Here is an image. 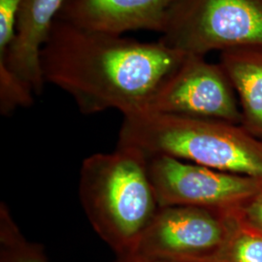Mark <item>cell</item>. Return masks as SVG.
Returning <instances> with one entry per match:
<instances>
[{
  "mask_svg": "<svg viewBox=\"0 0 262 262\" xmlns=\"http://www.w3.org/2000/svg\"><path fill=\"white\" fill-rule=\"evenodd\" d=\"M186 55L161 42H140L55 19L41 50L45 82L69 94L81 113L146 111Z\"/></svg>",
  "mask_w": 262,
  "mask_h": 262,
  "instance_id": "6da1fadb",
  "label": "cell"
},
{
  "mask_svg": "<svg viewBox=\"0 0 262 262\" xmlns=\"http://www.w3.org/2000/svg\"><path fill=\"white\" fill-rule=\"evenodd\" d=\"M79 194L94 231L118 257L135 252L160 208L149 157L131 146L84 159Z\"/></svg>",
  "mask_w": 262,
  "mask_h": 262,
  "instance_id": "7a4b0ae2",
  "label": "cell"
},
{
  "mask_svg": "<svg viewBox=\"0 0 262 262\" xmlns=\"http://www.w3.org/2000/svg\"><path fill=\"white\" fill-rule=\"evenodd\" d=\"M262 181V141L241 124L185 116H123L119 144Z\"/></svg>",
  "mask_w": 262,
  "mask_h": 262,
  "instance_id": "3957f363",
  "label": "cell"
},
{
  "mask_svg": "<svg viewBox=\"0 0 262 262\" xmlns=\"http://www.w3.org/2000/svg\"><path fill=\"white\" fill-rule=\"evenodd\" d=\"M159 41L201 56L262 45V0H174Z\"/></svg>",
  "mask_w": 262,
  "mask_h": 262,
  "instance_id": "277c9868",
  "label": "cell"
},
{
  "mask_svg": "<svg viewBox=\"0 0 262 262\" xmlns=\"http://www.w3.org/2000/svg\"><path fill=\"white\" fill-rule=\"evenodd\" d=\"M160 207L190 206L233 213L262 189V181L166 156L149 157Z\"/></svg>",
  "mask_w": 262,
  "mask_h": 262,
  "instance_id": "5b68a950",
  "label": "cell"
},
{
  "mask_svg": "<svg viewBox=\"0 0 262 262\" xmlns=\"http://www.w3.org/2000/svg\"><path fill=\"white\" fill-rule=\"evenodd\" d=\"M231 224L232 213L198 207H160L132 254L168 261L213 262Z\"/></svg>",
  "mask_w": 262,
  "mask_h": 262,
  "instance_id": "8992f818",
  "label": "cell"
},
{
  "mask_svg": "<svg viewBox=\"0 0 262 262\" xmlns=\"http://www.w3.org/2000/svg\"><path fill=\"white\" fill-rule=\"evenodd\" d=\"M144 113L219 120L242 125L235 91L220 63L186 55Z\"/></svg>",
  "mask_w": 262,
  "mask_h": 262,
  "instance_id": "52a82bcc",
  "label": "cell"
},
{
  "mask_svg": "<svg viewBox=\"0 0 262 262\" xmlns=\"http://www.w3.org/2000/svg\"><path fill=\"white\" fill-rule=\"evenodd\" d=\"M174 0H63L56 19L89 31L122 36L129 31L160 33Z\"/></svg>",
  "mask_w": 262,
  "mask_h": 262,
  "instance_id": "ba28073f",
  "label": "cell"
},
{
  "mask_svg": "<svg viewBox=\"0 0 262 262\" xmlns=\"http://www.w3.org/2000/svg\"><path fill=\"white\" fill-rule=\"evenodd\" d=\"M62 3L63 0H21L15 38L6 52H0V63L23 79L36 95L42 94L46 84L41 50Z\"/></svg>",
  "mask_w": 262,
  "mask_h": 262,
  "instance_id": "9c48e42d",
  "label": "cell"
},
{
  "mask_svg": "<svg viewBox=\"0 0 262 262\" xmlns=\"http://www.w3.org/2000/svg\"><path fill=\"white\" fill-rule=\"evenodd\" d=\"M219 63L238 94L242 126L262 141V45L221 52Z\"/></svg>",
  "mask_w": 262,
  "mask_h": 262,
  "instance_id": "30bf717a",
  "label": "cell"
},
{
  "mask_svg": "<svg viewBox=\"0 0 262 262\" xmlns=\"http://www.w3.org/2000/svg\"><path fill=\"white\" fill-rule=\"evenodd\" d=\"M0 262H50L43 247L29 242L21 233L3 202L0 204Z\"/></svg>",
  "mask_w": 262,
  "mask_h": 262,
  "instance_id": "8fae6325",
  "label": "cell"
},
{
  "mask_svg": "<svg viewBox=\"0 0 262 262\" xmlns=\"http://www.w3.org/2000/svg\"><path fill=\"white\" fill-rule=\"evenodd\" d=\"M213 262H262V234L242 225L232 213L230 232Z\"/></svg>",
  "mask_w": 262,
  "mask_h": 262,
  "instance_id": "7c38bea8",
  "label": "cell"
},
{
  "mask_svg": "<svg viewBox=\"0 0 262 262\" xmlns=\"http://www.w3.org/2000/svg\"><path fill=\"white\" fill-rule=\"evenodd\" d=\"M34 94L23 79L4 63H0V112L3 116L32 105Z\"/></svg>",
  "mask_w": 262,
  "mask_h": 262,
  "instance_id": "4fadbf2b",
  "label": "cell"
},
{
  "mask_svg": "<svg viewBox=\"0 0 262 262\" xmlns=\"http://www.w3.org/2000/svg\"><path fill=\"white\" fill-rule=\"evenodd\" d=\"M20 1L0 0V52H6L15 38Z\"/></svg>",
  "mask_w": 262,
  "mask_h": 262,
  "instance_id": "5bb4252c",
  "label": "cell"
},
{
  "mask_svg": "<svg viewBox=\"0 0 262 262\" xmlns=\"http://www.w3.org/2000/svg\"><path fill=\"white\" fill-rule=\"evenodd\" d=\"M233 214L242 225L262 234V189L247 200Z\"/></svg>",
  "mask_w": 262,
  "mask_h": 262,
  "instance_id": "9a60e30c",
  "label": "cell"
},
{
  "mask_svg": "<svg viewBox=\"0 0 262 262\" xmlns=\"http://www.w3.org/2000/svg\"><path fill=\"white\" fill-rule=\"evenodd\" d=\"M115 262H174L168 261V260H162V259H156V258H150V257H146L142 256L138 254H130V255H125V256H121L118 257V259Z\"/></svg>",
  "mask_w": 262,
  "mask_h": 262,
  "instance_id": "2e32d148",
  "label": "cell"
}]
</instances>
